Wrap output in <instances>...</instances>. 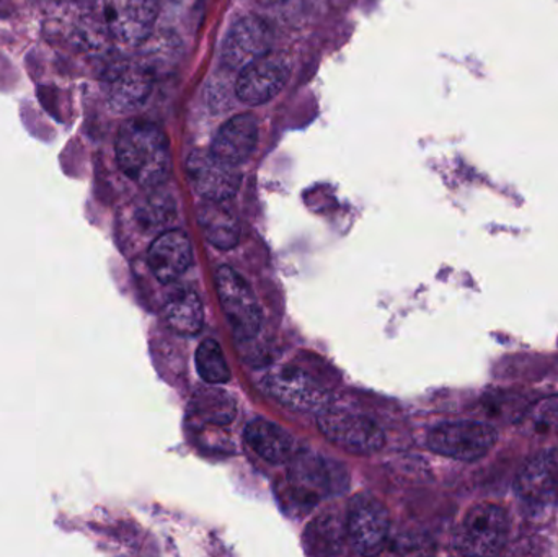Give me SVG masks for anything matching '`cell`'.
Instances as JSON below:
<instances>
[{
    "label": "cell",
    "instance_id": "6da1fadb",
    "mask_svg": "<svg viewBox=\"0 0 558 557\" xmlns=\"http://www.w3.org/2000/svg\"><path fill=\"white\" fill-rule=\"evenodd\" d=\"M120 169L137 185L153 189L166 182L172 169L169 141L153 121L130 120L117 140Z\"/></svg>",
    "mask_w": 558,
    "mask_h": 557
},
{
    "label": "cell",
    "instance_id": "7a4b0ae2",
    "mask_svg": "<svg viewBox=\"0 0 558 557\" xmlns=\"http://www.w3.org/2000/svg\"><path fill=\"white\" fill-rule=\"evenodd\" d=\"M497 428L478 421L442 422L428 435L435 453L459 461H477L495 447Z\"/></svg>",
    "mask_w": 558,
    "mask_h": 557
},
{
    "label": "cell",
    "instance_id": "3957f363",
    "mask_svg": "<svg viewBox=\"0 0 558 557\" xmlns=\"http://www.w3.org/2000/svg\"><path fill=\"white\" fill-rule=\"evenodd\" d=\"M216 290L235 337L244 342L254 340L260 332L264 316L247 281L231 267H221L216 274Z\"/></svg>",
    "mask_w": 558,
    "mask_h": 557
},
{
    "label": "cell",
    "instance_id": "277c9868",
    "mask_svg": "<svg viewBox=\"0 0 558 557\" xmlns=\"http://www.w3.org/2000/svg\"><path fill=\"white\" fill-rule=\"evenodd\" d=\"M508 526V516L501 507L495 504L472 507L459 532V552L474 556L498 555L507 543Z\"/></svg>",
    "mask_w": 558,
    "mask_h": 557
},
{
    "label": "cell",
    "instance_id": "5b68a950",
    "mask_svg": "<svg viewBox=\"0 0 558 557\" xmlns=\"http://www.w3.org/2000/svg\"><path fill=\"white\" fill-rule=\"evenodd\" d=\"M322 434L343 450L354 455H371L384 447V432L366 415L322 409L318 415Z\"/></svg>",
    "mask_w": 558,
    "mask_h": 557
},
{
    "label": "cell",
    "instance_id": "8992f818",
    "mask_svg": "<svg viewBox=\"0 0 558 557\" xmlns=\"http://www.w3.org/2000/svg\"><path fill=\"white\" fill-rule=\"evenodd\" d=\"M389 530V512L380 500L369 494L353 497L348 507L347 532L357 555L371 556L383 552Z\"/></svg>",
    "mask_w": 558,
    "mask_h": 557
},
{
    "label": "cell",
    "instance_id": "52a82bcc",
    "mask_svg": "<svg viewBox=\"0 0 558 557\" xmlns=\"http://www.w3.org/2000/svg\"><path fill=\"white\" fill-rule=\"evenodd\" d=\"M186 177L195 192L209 202L232 198L241 185L235 167L219 160L211 150H195L186 159Z\"/></svg>",
    "mask_w": 558,
    "mask_h": 557
},
{
    "label": "cell",
    "instance_id": "ba28073f",
    "mask_svg": "<svg viewBox=\"0 0 558 557\" xmlns=\"http://www.w3.org/2000/svg\"><path fill=\"white\" fill-rule=\"evenodd\" d=\"M108 32L123 45H140L153 32L159 13L157 0H105Z\"/></svg>",
    "mask_w": 558,
    "mask_h": 557
},
{
    "label": "cell",
    "instance_id": "9c48e42d",
    "mask_svg": "<svg viewBox=\"0 0 558 557\" xmlns=\"http://www.w3.org/2000/svg\"><path fill=\"white\" fill-rule=\"evenodd\" d=\"M265 389L278 402L294 411H322L327 405V391L295 366H282L271 372L265 379Z\"/></svg>",
    "mask_w": 558,
    "mask_h": 557
},
{
    "label": "cell",
    "instance_id": "30bf717a",
    "mask_svg": "<svg viewBox=\"0 0 558 557\" xmlns=\"http://www.w3.org/2000/svg\"><path fill=\"white\" fill-rule=\"evenodd\" d=\"M289 75L291 68L284 58L267 55L242 69L235 92L244 104H267L284 88Z\"/></svg>",
    "mask_w": 558,
    "mask_h": 557
},
{
    "label": "cell",
    "instance_id": "8fae6325",
    "mask_svg": "<svg viewBox=\"0 0 558 557\" xmlns=\"http://www.w3.org/2000/svg\"><path fill=\"white\" fill-rule=\"evenodd\" d=\"M274 33L265 20L247 16L229 32L222 48V61L229 69H244L270 55Z\"/></svg>",
    "mask_w": 558,
    "mask_h": 557
},
{
    "label": "cell",
    "instance_id": "7c38bea8",
    "mask_svg": "<svg viewBox=\"0 0 558 557\" xmlns=\"http://www.w3.org/2000/svg\"><path fill=\"white\" fill-rule=\"evenodd\" d=\"M193 261L190 239L182 231L160 234L149 249V267L160 283H173L185 275Z\"/></svg>",
    "mask_w": 558,
    "mask_h": 557
},
{
    "label": "cell",
    "instance_id": "4fadbf2b",
    "mask_svg": "<svg viewBox=\"0 0 558 557\" xmlns=\"http://www.w3.org/2000/svg\"><path fill=\"white\" fill-rule=\"evenodd\" d=\"M257 143V118L251 113H242L222 124L213 141L211 153L222 162L238 167L252 156Z\"/></svg>",
    "mask_w": 558,
    "mask_h": 557
},
{
    "label": "cell",
    "instance_id": "5bb4252c",
    "mask_svg": "<svg viewBox=\"0 0 558 557\" xmlns=\"http://www.w3.org/2000/svg\"><path fill=\"white\" fill-rule=\"evenodd\" d=\"M557 489L558 455L554 451L533 458L518 476V496L533 506L549 502L556 496Z\"/></svg>",
    "mask_w": 558,
    "mask_h": 557
},
{
    "label": "cell",
    "instance_id": "9a60e30c",
    "mask_svg": "<svg viewBox=\"0 0 558 557\" xmlns=\"http://www.w3.org/2000/svg\"><path fill=\"white\" fill-rule=\"evenodd\" d=\"M150 88H153V78L149 72L136 65H124L107 78L105 92H107L108 105L114 111L128 113L136 110L147 100Z\"/></svg>",
    "mask_w": 558,
    "mask_h": 557
},
{
    "label": "cell",
    "instance_id": "2e32d148",
    "mask_svg": "<svg viewBox=\"0 0 558 557\" xmlns=\"http://www.w3.org/2000/svg\"><path fill=\"white\" fill-rule=\"evenodd\" d=\"M248 447L268 463L279 464L291 460L295 451V440L289 432L274 422L255 419L245 427Z\"/></svg>",
    "mask_w": 558,
    "mask_h": 557
},
{
    "label": "cell",
    "instance_id": "e0dca14e",
    "mask_svg": "<svg viewBox=\"0 0 558 557\" xmlns=\"http://www.w3.org/2000/svg\"><path fill=\"white\" fill-rule=\"evenodd\" d=\"M291 480H294L299 489L315 491L318 497L338 494L347 487V474L340 464L335 467L333 461H325L322 458L302 460L295 464Z\"/></svg>",
    "mask_w": 558,
    "mask_h": 557
},
{
    "label": "cell",
    "instance_id": "ac0fdd59",
    "mask_svg": "<svg viewBox=\"0 0 558 557\" xmlns=\"http://www.w3.org/2000/svg\"><path fill=\"white\" fill-rule=\"evenodd\" d=\"M163 316L175 332L182 336H196L202 330L205 319L198 293L193 288H177L167 298Z\"/></svg>",
    "mask_w": 558,
    "mask_h": 557
},
{
    "label": "cell",
    "instance_id": "d6986e66",
    "mask_svg": "<svg viewBox=\"0 0 558 557\" xmlns=\"http://www.w3.org/2000/svg\"><path fill=\"white\" fill-rule=\"evenodd\" d=\"M198 222L205 238L222 251L235 247L241 239L238 219L222 202L206 199L205 205L199 208Z\"/></svg>",
    "mask_w": 558,
    "mask_h": 557
},
{
    "label": "cell",
    "instance_id": "ffe728a7",
    "mask_svg": "<svg viewBox=\"0 0 558 557\" xmlns=\"http://www.w3.org/2000/svg\"><path fill=\"white\" fill-rule=\"evenodd\" d=\"M196 370L208 385H225L231 379V370L216 340H205L196 350Z\"/></svg>",
    "mask_w": 558,
    "mask_h": 557
},
{
    "label": "cell",
    "instance_id": "44dd1931",
    "mask_svg": "<svg viewBox=\"0 0 558 557\" xmlns=\"http://www.w3.org/2000/svg\"><path fill=\"white\" fill-rule=\"evenodd\" d=\"M558 428V396L534 404L524 415V431L531 435H549Z\"/></svg>",
    "mask_w": 558,
    "mask_h": 557
},
{
    "label": "cell",
    "instance_id": "7402d4cb",
    "mask_svg": "<svg viewBox=\"0 0 558 557\" xmlns=\"http://www.w3.org/2000/svg\"><path fill=\"white\" fill-rule=\"evenodd\" d=\"M232 402L222 392H211V399L202 396L199 399V417L213 424H229L234 419V409L229 411Z\"/></svg>",
    "mask_w": 558,
    "mask_h": 557
}]
</instances>
